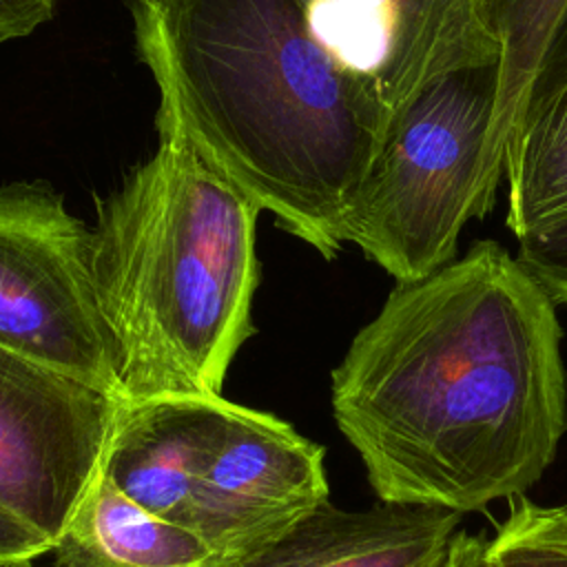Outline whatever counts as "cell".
<instances>
[{
    "instance_id": "obj_15",
    "label": "cell",
    "mask_w": 567,
    "mask_h": 567,
    "mask_svg": "<svg viewBox=\"0 0 567 567\" xmlns=\"http://www.w3.org/2000/svg\"><path fill=\"white\" fill-rule=\"evenodd\" d=\"M487 567H567V525L525 494L507 501V516L485 547Z\"/></svg>"
},
{
    "instance_id": "obj_12",
    "label": "cell",
    "mask_w": 567,
    "mask_h": 567,
    "mask_svg": "<svg viewBox=\"0 0 567 567\" xmlns=\"http://www.w3.org/2000/svg\"><path fill=\"white\" fill-rule=\"evenodd\" d=\"M505 226L520 239L567 217V80L532 93L505 157Z\"/></svg>"
},
{
    "instance_id": "obj_8",
    "label": "cell",
    "mask_w": 567,
    "mask_h": 567,
    "mask_svg": "<svg viewBox=\"0 0 567 567\" xmlns=\"http://www.w3.org/2000/svg\"><path fill=\"white\" fill-rule=\"evenodd\" d=\"M224 396H153L120 408L102 474L140 507L193 529V494L226 425Z\"/></svg>"
},
{
    "instance_id": "obj_6",
    "label": "cell",
    "mask_w": 567,
    "mask_h": 567,
    "mask_svg": "<svg viewBox=\"0 0 567 567\" xmlns=\"http://www.w3.org/2000/svg\"><path fill=\"white\" fill-rule=\"evenodd\" d=\"M122 403L0 348V503L55 543L102 470Z\"/></svg>"
},
{
    "instance_id": "obj_17",
    "label": "cell",
    "mask_w": 567,
    "mask_h": 567,
    "mask_svg": "<svg viewBox=\"0 0 567 567\" xmlns=\"http://www.w3.org/2000/svg\"><path fill=\"white\" fill-rule=\"evenodd\" d=\"M53 549V540L24 523L18 514L0 503V563L33 560Z\"/></svg>"
},
{
    "instance_id": "obj_13",
    "label": "cell",
    "mask_w": 567,
    "mask_h": 567,
    "mask_svg": "<svg viewBox=\"0 0 567 567\" xmlns=\"http://www.w3.org/2000/svg\"><path fill=\"white\" fill-rule=\"evenodd\" d=\"M565 7L567 0H481L483 18L503 49L496 113L485 144V162L492 168L505 164Z\"/></svg>"
},
{
    "instance_id": "obj_2",
    "label": "cell",
    "mask_w": 567,
    "mask_h": 567,
    "mask_svg": "<svg viewBox=\"0 0 567 567\" xmlns=\"http://www.w3.org/2000/svg\"><path fill=\"white\" fill-rule=\"evenodd\" d=\"M135 49L173 126L277 224L334 259L388 126L372 78L341 66L297 0H131Z\"/></svg>"
},
{
    "instance_id": "obj_20",
    "label": "cell",
    "mask_w": 567,
    "mask_h": 567,
    "mask_svg": "<svg viewBox=\"0 0 567 567\" xmlns=\"http://www.w3.org/2000/svg\"><path fill=\"white\" fill-rule=\"evenodd\" d=\"M487 538L467 534L465 529L456 532L450 543V554L445 567H487L485 563Z\"/></svg>"
},
{
    "instance_id": "obj_22",
    "label": "cell",
    "mask_w": 567,
    "mask_h": 567,
    "mask_svg": "<svg viewBox=\"0 0 567 567\" xmlns=\"http://www.w3.org/2000/svg\"><path fill=\"white\" fill-rule=\"evenodd\" d=\"M0 567H33V560H11V563H0Z\"/></svg>"
},
{
    "instance_id": "obj_7",
    "label": "cell",
    "mask_w": 567,
    "mask_h": 567,
    "mask_svg": "<svg viewBox=\"0 0 567 567\" xmlns=\"http://www.w3.org/2000/svg\"><path fill=\"white\" fill-rule=\"evenodd\" d=\"M323 456L290 423L230 403L195 483L193 529L226 567L241 565L328 503Z\"/></svg>"
},
{
    "instance_id": "obj_10",
    "label": "cell",
    "mask_w": 567,
    "mask_h": 567,
    "mask_svg": "<svg viewBox=\"0 0 567 567\" xmlns=\"http://www.w3.org/2000/svg\"><path fill=\"white\" fill-rule=\"evenodd\" d=\"M388 33L379 91L388 117L432 80L474 66L501 64L481 0H374Z\"/></svg>"
},
{
    "instance_id": "obj_4",
    "label": "cell",
    "mask_w": 567,
    "mask_h": 567,
    "mask_svg": "<svg viewBox=\"0 0 567 567\" xmlns=\"http://www.w3.org/2000/svg\"><path fill=\"white\" fill-rule=\"evenodd\" d=\"M501 64L441 75L396 109L348 210L343 239L399 281L456 259L478 184Z\"/></svg>"
},
{
    "instance_id": "obj_16",
    "label": "cell",
    "mask_w": 567,
    "mask_h": 567,
    "mask_svg": "<svg viewBox=\"0 0 567 567\" xmlns=\"http://www.w3.org/2000/svg\"><path fill=\"white\" fill-rule=\"evenodd\" d=\"M516 259L554 306H567V217L520 237Z\"/></svg>"
},
{
    "instance_id": "obj_3",
    "label": "cell",
    "mask_w": 567,
    "mask_h": 567,
    "mask_svg": "<svg viewBox=\"0 0 567 567\" xmlns=\"http://www.w3.org/2000/svg\"><path fill=\"white\" fill-rule=\"evenodd\" d=\"M97 204L91 272L126 401L221 396L255 332L261 208L173 126Z\"/></svg>"
},
{
    "instance_id": "obj_19",
    "label": "cell",
    "mask_w": 567,
    "mask_h": 567,
    "mask_svg": "<svg viewBox=\"0 0 567 567\" xmlns=\"http://www.w3.org/2000/svg\"><path fill=\"white\" fill-rule=\"evenodd\" d=\"M567 80V7L556 24V31L549 40V47L543 55V62H540V69H538V75H536V82H534V91H543L551 84H558V82H565ZM532 97V95H529Z\"/></svg>"
},
{
    "instance_id": "obj_1",
    "label": "cell",
    "mask_w": 567,
    "mask_h": 567,
    "mask_svg": "<svg viewBox=\"0 0 567 567\" xmlns=\"http://www.w3.org/2000/svg\"><path fill=\"white\" fill-rule=\"evenodd\" d=\"M556 306L498 241L399 281L332 370L383 503L470 514L527 494L567 432Z\"/></svg>"
},
{
    "instance_id": "obj_9",
    "label": "cell",
    "mask_w": 567,
    "mask_h": 567,
    "mask_svg": "<svg viewBox=\"0 0 567 567\" xmlns=\"http://www.w3.org/2000/svg\"><path fill=\"white\" fill-rule=\"evenodd\" d=\"M461 516L383 501L341 509L328 501L237 567H445Z\"/></svg>"
},
{
    "instance_id": "obj_21",
    "label": "cell",
    "mask_w": 567,
    "mask_h": 567,
    "mask_svg": "<svg viewBox=\"0 0 567 567\" xmlns=\"http://www.w3.org/2000/svg\"><path fill=\"white\" fill-rule=\"evenodd\" d=\"M551 509H554L556 518L567 525V503H563V505H551Z\"/></svg>"
},
{
    "instance_id": "obj_5",
    "label": "cell",
    "mask_w": 567,
    "mask_h": 567,
    "mask_svg": "<svg viewBox=\"0 0 567 567\" xmlns=\"http://www.w3.org/2000/svg\"><path fill=\"white\" fill-rule=\"evenodd\" d=\"M91 237L51 184L0 188V348L122 396Z\"/></svg>"
},
{
    "instance_id": "obj_18",
    "label": "cell",
    "mask_w": 567,
    "mask_h": 567,
    "mask_svg": "<svg viewBox=\"0 0 567 567\" xmlns=\"http://www.w3.org/2000/svg\"><path fill=\"white\" fill-rule=\"evenodd\" d=\"M55 0H0V42L24 38L53 16Z\"/></svg>"
},
{
    "instance_id": "obj_14",
    "label": "cell",
    "mask_w": 567,
    "mask_h": 567,
    "mask_svg": "<svg viewBox=\"0 0 567 567\" xmlns=\"http://www.w3.org/2000/svg\"><path fill=\"white\" fill-rule=\"evenodd\" d=\"M319 44L348 71L379 75L388 55V33L374 0H297Z\"/></svg>"
},
{
    "instance_id": "obj_11",
    "label": "cell",
    "mask_w": 567,
    "mask_h": 567,
    "mask_svg": "<svg viewBox=\"0 0 567 567\" xmlns=\"http://www.w3.org/2000/svg\"><path fill=\"white\" fill-rule=\"evenodd\" d=\"M51 551L55 567H226L195 529L140 507L102 470Z\"/></svg>"
}]
</instances>
